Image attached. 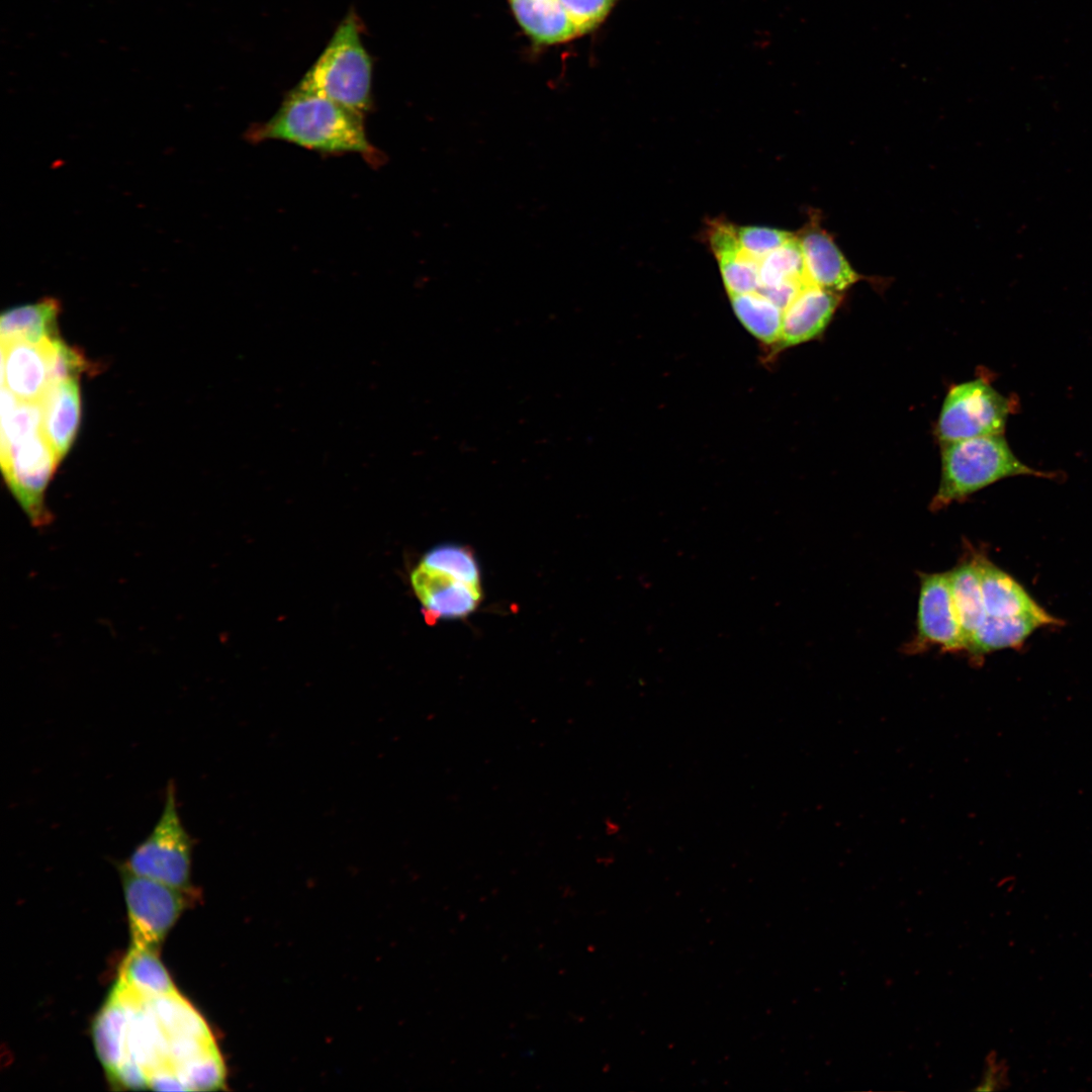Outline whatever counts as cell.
I'll list each match as a JSON object with an SVG mask.
<instances>
[{"mask_svg":"<svg viewBox=\"0 0 1092 1092\" xmlns=\"http://www.w3.org/2000/svg\"><path fill=\"white\" fill-rule=\"evenodd\" d=\"M411 582L428 621L466 617L482 599L481 585L422 564L413 570Z\"/></svg>","mask_w":1092,"mask_h":1092,"instance_id":"9","label":"cell"},{"mask_svg":"<svg viewBox=\"0 0 1092 1092\" xmlns=\"http://www.w3.org/2000/svg\"><path fill=\"white\" fill-rule=\"evenodd\" d=\"M159 951L130 944L115 986L141 1000L178 993Z\"/></svg>","mask_w":1092,"mask_h":1092,"instance_id":"16","label":"cell"},{"mask_svg":"<svg viewBox=\"0 0 1092 1092\" xmlns=\"http://www.w3.org/2000/svg\"><path fill=\"white\" fill-rule=\"evenodd\" d=\"M371 85L372 63L350 14L297 87L364 115L371 107Z\"/></svg>","mask_w":1092,"mask_h":1092,"instance_id":"3","label":"cell"},{"mask_svg":"<svg viewBox=\"0 0 1092 1092\" xmlns=\"http://www.w3.org/2000/svg\"><path fill=\"white\" fill-rule=\"evenodd\" d=\"M49 385L44 342H1V387L21 400L39 401Z\"/></svg>","mask_w":1092,"mask_h":1092,"instance_id":"12","label":"cell"},{"mask_svg":"<svg viewBox=\"0 0 1092 1092\" xmlns=\"http://www.w3.org/2000/svg\"><path fill=\"white\" fill-rule=\"evenodd\" d=\"M251 141H284L325 154L358 153L373 158L364 115L316 93L295 87L276 113L250 130Z\"/></svg>","mask_w":1092,"mask_h":1092,"instance_id":"1","label":"cell"},{"mask_svg":"<svg viewBox=\"0 0 1092 1092\" xmlns=\"http://www.w3.org/2000/svg\"><path fill=\"white\" fill-rule=\"evenodd\" d=\"M807 282L808 281H788L775 287H759L757 291L771 300L784 311L802 286Z\"/></svg>","mask_w":1092,"mask_h":1092,"instance_id":"29","label":"cell"},{"mask_svg":"<svg viewBox=\"0 0 1092 1092\" xmlns=\"http://www.w3.org/2000/svg\"><path fill=\"white\" fill-rule=\"evenodd\" d=\"M731 304L742 325L766 344L781 337L784 311L758 291L732 295Z\"/></svg>","mask_w":1092,"mask_h":1092,"instance_id":"21","label":"cell"},{"mask_svg":"<svg viewBox=\"0 0 1092 1092\" xmlns=\"http://www.w3.org/2000/svg\"><path fill=\"white\" fill-rule=\"evenodd\" d=\"M0 458L6 484L31 525L47 526L44 493L61 459L42 432L1 449Z\"/></svg>","mask_w":1092,"mask_h":1092,"instance_id":"7","label":"cell"},{"mask_svg":"<svg viewBox=\"0 0 1092 1092\" xmlns=\"http://www.w3.org/2000/svg\"><path fill=\"white\" fill-rule=\"evenodd\" d=\"M60 302L46 297L34 303L5 310L0 317L1 342L24 341L41 344L59 337L57 318Z\"/></svg>","mask_w":1092,"mask_h":1092,"instance_id":"17","label":"cell"},{"mask_svg":"<svg viewBox=\"0 0 1092 1092\" xmlns=\"http://www.w3.org/2000/svg\"><path fill=\"white\" fill-rule=\"evenodd\" d=\"M788 281H807L804 256L796 235L759 263V287H775Z\"/></svg>","mask_w":1092,"mask_h":1092,"instance_id":"23","label":"cell"},{"mask_svg":"<svg viewBox=\"0 0 1092 1092\" xmlns=\"http://www.w3.org/2000/svg\"><path fill=\"white\" fill-rule=\"evenodd\" d=\"M974 556L980 573L985 616H1035L1059 624V620L1037 605L1012 576L984 555L974 553Z\"/></svg>","mask_w":1092,"mask_h":1092,"instance_id":"13","label":"cell"},{"mask_svg":"<svg viewBox=\"0 0 1092 1092\" xmlns=\"http://www.w3.org/2000/svg\"><path fill=\"white\" fill-rule=\"evenodd\" d=\"M1054 623L1035 616H985L975 631L968 653L979 657L987 653L1019 646L1037 628Z\"/></svg>","mask_w":1092,"mask_h":1092,"instance_id":"20","label":"cell"},{"mask_svg":"<svg viewBox=\"0 0 1092 1092\" xmlns=\"http://www.w3.org/2000/svg\"><path fill=\"white\" fill-rule=\"evenodd\" d=\"M129 1021L127 1005L114 993L97 1014L92 1036L96 1054L110 1077L126 1056V1036Z\"/></svg>","mask_w":1092,"mask_h":1092,"instance_id":"18","label":"cell"},{"mask_svg":"<svg viewBox=\"0 0 1092 1092\" xmlns=\"http://www.w3.org/2000/svg\"><path fill=\"white\" fill-rule=\"evenodd\" d=\"M50 373V384L79 378L88 369V362L75 348L68 346L60 337L44 342Z\"/></svg>","mask_w":1092,"mask_h":1092,"instance_id":"26","label":"cell"},{"mask_svg":"<svg viewBox=\"0 0 1092 1092\" xmlns=\"http://www.w3.org/2000/svg\"><path fill=\"white\" fill-rule=\"evenodd\" d=\"M523 30L535 42L555 44L581 35L559 0H509Z\"/></svg>","mask_w":1092,"mask_h":1092,"instance_id":"15","label":"cell"},{"mask_svg":"<svg viewBox=\"0 0 1092 1092\" xmlns=\"http://www.w3.org/2000/svg\"><path fill=\"white\" fill-rule=\"evenodd\" d=\"M947 575L967 652L975 631L985 617L980 573L974 553L949 570Z\"/></svg>","mask_w":1092,"mask_h":1092,"instance_id":"19","label":"cell"},{"mask_svg":"<svg viewBox=\"0 0 1092 1092\" xmlns=\"http://www.w3.org/2000/svg\"><path fill=\"white\" fill-rule=\"evenodd\" d=\"M580 34L597 28L619 0H559Z\"/></svg>","mask_w":1092,"mask_h":1092,"instance_id":"28","label":"cell"},{"mask_svg":"<svg viewBox=\"0 0 1092 1092\" xmlns=\"http://www.w3.org/2000/svg\"><path fill=\"white\" fill-rule=\"evenodd\" d=\"M1 449L42 432V408L39 401L17 398L1 387Z\"/></svg>","mask_w":1092,"mask_h":1092,"instance_id":"22","label":"cell"},{"mask_svg":"<svg viewBox=\"0 0 1092 1092\" xmlns=\"http://www.w3.org/2000/svg\"><path fill=\"white\" fill-rule=\"evenodd\" d=\"M841 298V293L805 283L784 310L780 347L802 344L821 335Z\"/></svg>","mask_w":1092,"mask_h":1092,"instance_id":"11","label":"cell"},{"mask_svg":"<svg viewBox=\"0 0 1092 1092\" xmlns=\"http://www.w3.org/2000/svg\"><path fill=\"white\" fill-rule=\"evenodd\" d=\"M941 475L930 503L940 511L1006 477L1044 475L1022 463L1002 435L941 443Z\"/></svg>","mask_w":1092,"mask_h":1092,"instance_id":"2","label":"cell"},{"mask_svg":"<svg viewBox=\"0 0 1092 1092\" xmlns=\"http://www.w3.org/2000/svg\"><path fill=\"white\" fill-rule=\"evenodd\" d=\"M809 283L841 293L856 283L861 276L850 266L833 238L811 217L798 235Z\"/></svg>","mask_w":1092,"mask_h":1092,"instance_id":"10","label":"cell"},{"mask_svg":"<svg viewBox=\"0 0 1092 1092\" xmlns=\"http://www.w3.org/2000/svg\"><path fill=\"white\" fill-rule=\"evenodd\" d=\"M723 282L729 296L757 291L759 262L748 256L742 248L716 255Z\"/></svg>","mask_w":1092,"mask_h":1092,"instance_id":"24","label":"cell"},{"mask_svg":"<svg viewBox=\"0 0 1092 1092\" xmlns=\"http://www.w3.org/2000/svg\"><path fill=\"white\" fill-rule=\"evenodd\" d=\"M192 850L193 839L181 821L175 785L170 781L158 822L122 866L135 875L192 892Z\"/></svg>","mask_w":1092,"mask_h":1092,"instance_id":"4","label":"cell"},{"mask_svg":"<svg viewBox=\"0 0 1092 1092\" xmlns=\"http://www.w3.org/2000/svg\"><path fill=\"white\" fill-rule=\"evenodd\" d=\"M131 944L160 950L192 894L135 875L119 866Z\"/></svg>","mask_w":1092,"mask_h":1092,"instance_id":"6","label":"cell"},{"mask_svg":"<svg viewBox=\"0 0 1092 1092\" xmlns=\"http://www.w3.org/2000/svg\"><path fill=\"white\" fill-rule=\"evenodd\" d=\"M916 635L907 646L909 653L937 645L943 651H965L949 579L945 573H920Z\"/></svg>","mask_w":1092,"mask_h":1092,"instance_id":"8","label":"cell"},{"mask_svg":"<svg viewBox=\"0 0 1092 1092\" xmlns=\"http://www.w3.org/2000/svg\"><path fill=\"white\" fill-rule=\"evenodd\" d=\"M41 431L61 461L70 450L81 419L79 378L51 383L41 399Z\"/></svg>","mask_w":1092,"mask_h":1092,"instance_id":"14","label":"cell"},{"mask_svg":"<svg viewBox=\"0 0 1092 1092\" xmlns=\"http://www.w3.org/2000/svg\"><path fill=\"white\" fill-rule=\"evenodd\" d=\"M737 233L742 250L759 263L795 236L787 231L764 226H740Z\"/></svg>","mask_w":1092,"mask_h":1092,"instance_id":"27","label":"cell"},{"mask_svg":"<svg viewBox=\"0 0 1092 1092\" xmlns=\"http://www.w3.org/2000/svg\"><path fill=\"white\" fill-rule=\"evenodd\" d=\"M420 564L480 585V571L476 558L468 548L461 545H438L424 555Z\"/></svg>","mask_w":1092,"mask_h":1092,"instance_id":"25","label":"cell"},{"mask_svg":"<svg viewBox=\"0 0 1092 1092\" xmlns=\"http://www.w3.org/2000/svg\"><path fill=\"white\" fill-rule=\"evenodd\" d=\"M1010 399L999 393L981 378L953 385L942 402L936 437L941 443L969 438L1002 435L1008 415Z\"/></svg>","mask_w":1092,"mask_h":1092,"instance_id":"5","label":"cell"}]
</instances>
